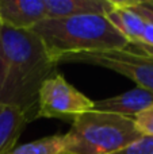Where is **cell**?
<instances>
[{
  "instance_id": "obj_1",
  "label": "cell",
  "mask_w": 153,
  "mask_h": 154,
  "mask_svg": "<svg viewBox=\"0 0 153 154\" xmlns=\"http://www.w3.org/2000/svg\"><path fill=\"white\" fill-rule=\"evenodd\" d=\"M58 66L31 30L0 23V104L22 111L31 122L41 85Z\"/></svg>"
},
{
  "instance_id": "obj_2",
  "label": "cell",
  "mask_w": 153,
  "mask_h": 154,
  "mask_svg": "<svg viewBox=\"0 0 153 154\" xmlns=\"http://www.w3.org/2000/svg\"><path fill=\"white\" fill-rule=\"evenodd\" d=\"M43 42L50 57L126 49L127 39L103 15H79L43 19L31 29Z\"/></svg>"
},
{
  "instance_id": "obj_3",
  "label": "cell",
  "mask_w": 153,
  "mask_h": 154,
  "mask_svg": "<svg viewBox=\"0 0 153 154\" xmlns=\"http://www.w3.org/2000/svg\"><path fill=\"white\" fill-rule=\"evenodd\" d=\"M64 135V154H113L142 134L133 118L91 109L76 118Z\"/></svg>"
},
{
  "instance_id": "obj_4",
  "label": "cell",
  "mask_w": 153,
  "mask_h": 154,
  "mask_svg": "<svg viewBox=\"0 0 153 154\" xmlns=\"http://www.w3.org/2000/svg\"><path fill=\"white\" fill-rule=\"evenodd\" d=\"M61 64H84L114 70L130 79L138 88L153 93V57L132 49L68 54L58 60Z\"/></svg>"
},
{
  "instance_id": "obj_5",
  "label": "cell",
  "mask_w": 153,
  "mask_h": 154,
  "mask_svg": "<svg viewBox=\"0 0 153 154\" xmlns=\"http://www.w3.org/2000/svg\"><path fill=\"white\" fill-rule=\"evenodd\" d=\"M92 106L94 100L56 72L39 88L35 119H61L72 125L76 118L91 111Z\"/></svg>"
},
{
  "instance_id": "obj_6",
  "label": "cell",
  "mask_w": 153,
  "mask_h": 154,
  "mask_svg": "<svg viewBox=\"0 0 153 154\" xmlns=\"http://www.w3.org/2000/svg\"><path fill=\"white\" fill-rule=\"evenodd\" d=\"M46 19L45 0H0V23L15 30H31Z\"/></svg>"
},
{
  "instance_id": "obj_7",
  "label": "cell",
  "mask_w": 153,
  "mask_h": 154,
  "mask_svg": "<svg viewBox=\"0 0 153 154\" xmlns=\"http://www.w3.org/2000/svg\"><path fill=\"white\" fill-rule=\"evenodd\" d=\"M151 106H153V93L136 87L134 89H130L121 95L94 101L92 109L133 118Z\"/></svg>"
},
{
  "instance_id": "obj_8",
  "label": "cell",
  "mask_w": 153,
  "mask_h": 154,
  "mask_svg": "<svg viewBox=\"0 0 153 154\" xmlns=\"http://www.w3.org/2000/svg\"><path fill=\"white\" fill-rule=\"evenodd\" d=\"M46 19L79 15L107 16L115 8V0H45Z\"/></svg>"
},
{
  "instance_id": "obj_9",
  "label": "cell",
  "mask_w": 153,
  "mask_h": 154,
  "mask_svg": "<svg viewBox=\"0 0 153 154\" xmlns=\"http://www.w3.org/2000/svg\"><path fill=\"white\" fill-rule=\"evenodd\" d=\"M107 19L130 45H136L142 41L145 20L136 11H133L125 0H115V8L107 15Z\"/></svg>"
},
{
  "instance_id": "obj_10",
  "label": "cell",
  "mask_w": 153,
  "mask_h": 154,
  "mask_svg": "<svg viewBox=\"0 0 153 154\" xmlns=\"http://www.w3.org/2000/svg\"><path fill=\"white\" fill-rule=\"evenodd\" d=\"M29 122L22 111L0 104V154H8L16 146Z\"/></svg>"
},
{
  "instance_id": "obj_11",
  "label": "cell",
  "mask_w": 153,
  "mask_h": 154,
  "mask_svg": "<svg viewBox=\"0 0 153 154\" xmlns=\"http://www.w3.org/2000/svg\"><path fill=\"white\" fill-rule=\"evenodd\" d=\"M64 149L65 135L54 134L20 146H15L8 154H64Z\"/></svg>"
},
{
  "instance_id": "obj_12",
  "label": "cell",
  "mask_w": 153,
  "mask_h": 154,
  "mask_svg": "<svg viewBox=\"0 0 153 154\" xmlns=\"http://www.w3.org/2000/svg\"><path fill=\"white\" fill-rule=\"evenodd\" d=\"M113 154H153V137L142 135L133 143Z\"/></svg>"
},
{
  "instance_id": "obj_13",
  "label": "cell",
  "mask_w": 153,
  "mask_h": 154,
  "mask_svg": "<svg viewBox=\"0 0 153 154\" xmlns=\"http://www.w3.org/2000/svg\"><path fill=\"white\" fill-rule=\"evenodd\" d=\"M133 120H134V125L137 127V130L142 135L153 137V106L148 107L144 111L134 115Z\"/></svg>"
},
{
  "instance_id": "obj_14",
  "label": "cell",
  "mask_w": 153,
  "mask_h": 154,
  "mask_svg": "<svg viewBox=\"0 0 153 154\" xmlns=\"http://www.w3.org/2000/svg\"><path fill=\"white\" fill-rule=\"evenodd\" d=\"M127 49L140 51V53L148 54V56L153 57V23L145 20V29H144V35L142 41L136 45H127Z\"/></svg>"
},
{
  "instance_id": "obj_15",
  "label": "cell",
  "mask_w": 153,
  "mask_h": 154,
  "mask_svg": "<svg viewBox=\"0 0 153 154\" xmlns=\"http://www.w3.org/2000/svg\"><path fill=\"white\" fill-rule=\"evenodd\" d=\"M126 4L133 11H136L144 20L153 23V0H138V2H129L127 0Z\"/></svg>"
}]
</instances>
